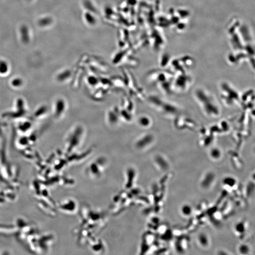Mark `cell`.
<instances>
[{"instance_id":"1","label":"cell","mask_w":255,"mask_h":255,"mask_svg":"<svg viewBox=\"0 0 255 255\" xmlns=\"http://www.w3.org/2000/svg\"><path fill=\"white\" fill-rule=\"evenodd\" d=\"M214 181V176L211 173H209L206 175L203 181H202V184L205 188H208L209 185L212 184Z\"/></svg>"},{"instance_id":"7","label":"cell","mask_w":255,"mask_h":255,"mask_svg":"<svg viewBox=\"0 0 255 255\" xmlns=\"http://www.w3.org/2000/svg\"><path fill=\"white\" fill-rule=\"evenodd\" d=\"M236 229H237V230L239 232H243V230L244 231V226L242 223H239V224L237 225L236 227Z\"/></svg>"},{"instance_id":"6","label":"cell","mask_w":255,"mask_h":255,"mask_svg":"<svg viewBox=\"0 0 255 255\" xmlns=\"http://www.w3.org/2000/svg\"><path fill=\"white\" fill-rule=\"evenodd\" d=\"M224 184L228 185H229V186H233L234 184H235V181L232 178L228 177L227 178H226V179H224Z\"/></svg>"},{"instance_id":"5","label":"cell","mask_w":255,"mask_h":255,"mask_svg":"<svg viewBox=\"0 0 255 255\" xmlns=\"http://www.w3.org/2000/svg\"><path fill=\"white\" fill-rule=\"evenodd\" d=\"M239 251L242 254H247L249 252V248L246 245H242L239 248Z\"/></svg>"},{"instance_id":"3","label":"cell","mask_w":255,"mask_h":255,"mask_svg":"<svg viewBox=\"0 0 255 255\" xmlns=\"http://www.w3.org/2000/svg\"><path fill=\"white\" fill-rule=\"evenodd\" d=\"M117 113L113 111H111L108 113V119L111 124H115L118 121V116Z\"/></svg>"},{"instance_id":"4","label":"cell","mask_w":255,"mask_h":255,"mask_svg":"<svg viewBox=\"0 0 255 255\" xmlns=\"http://www.w3.org/2000/svg\"><path fill=\"white\" fill-rule=\"evenodd\" d=\"M192 207L188 205H184L181 208V212L184 216H188L192 213Z\"/></svg>"},{"instance_id":"2","label":"cell","mask_w":255,"mask_h":255,"mask_svg":"<svg viewBox=\"0 0 255 255\" xmlns=\"http://www.w3.org/2000/svg\"><path fill=\"white\" fill-rule=\"evenodd\" d=\"M198 240L200 244L202 246H207L209 244L208 237L204 233H201L198 235Z\"/></svg>"}]
</instances>
